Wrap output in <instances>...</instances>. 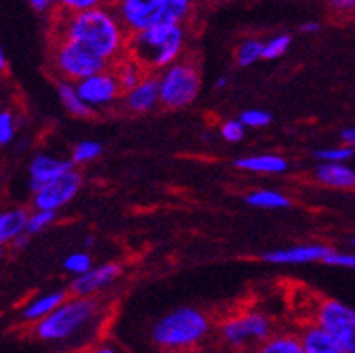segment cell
Segmentation results:
<instances>
[{"mask_svg": "<svg viewBox=\"0 0 355 353\" xmlns=\"http://www.w3.org/2000/svg\"><path fill=\"white\" fill-rule=\"evenodd\" d=\"M63 40L110 63L119 58L128 38L116 11L98 6L83 13H69L63 20Z\"/></svg>", "mask_w": 355, "mask_h": 353, "instance_id": "obj_1", "label": "cell"}, {"mask_svg": "<svg viewBox=\"0 0 355 353\" xmlns=\"http://www.w3.org/2000/svg\"><path fill=\"white\" fill-rule=\"evenodd\" d=\"M186 45L184 26L171 24L128 36V56L144 69H164L175 65Z\"/></svg>", "mask_w": 355, "mask_h": 353, "instance_id": "obj_2", "label": "cell"}, {"mask_svg": "<svg viewBox=\"0 0 355 353\" xmlns=\"http://www.w3.org/2000/svg\"><path fill=\"white\" fill-rule=\"evenodd\" d=\"M116 13L126 33L135 35L159 26L184 22L191 13L188 0H123Z\"/></svg>", "mask_w": 355, "mask_h": 353, "instance_id": "obj_3", "label": "cell"}, {"mask_svg": "<svg viewBox=\"0 0 355 353\" xmlns=\"http://www.w3.org/2000/svg\"><path fill=\"white\" fill-rule=\"evenodd\" d=\"M211 322L204 312L182 307L162 316L152 328L153 343L162 350H186L197 346L209 334Z\"/></svg>", "mask_w": 355, "mask_h": 353, "instance_id": "obj_4", "label": "cell"}, {"mask_svg": "<svg viewBox=\"0 0 355 353\" xmlns=\"http://www.w3.org/2000/svg\"><path fill=\"white\" fill-rule=\"evenodd\" d=\"M98 310V301L92 298L67 300L51 316L36 322V336L44 341H63L85 327Z\"/></svg>", "mask_w": 355, "mask_h": 353, "instance_id": "obj_5", "label": "cell"}, {"mask_svg": "<svg viewBox=\"0 0 355 353\" xmlns=\"http://www.w3.org/2000/svg\"><path fill=\"white\" fill-rule=\"evenodd\" d=\"M200 92V72L191 62L179 60L159 76V101L166 108H184Z\"/></svg>", "mask_w": 355, "mask_h": 353, "instance_id": "obj_6", "label": "cell"}, {"mask_svg": "<svg viewBox=\"0 0 355 353\" xmlns=\"http://www.w3.org/2000/svg\"><path fill=\"white\" fill-rule=\"evenodd\" d=\"M314 322L327 330L347 353H355V309L338 300H321L314 310Z\"/></svg>", "mask_w": 355, "mask_h": 353, "instance_id": "obj_7", "label": "cell"}, {"mask_svg": "<svg viewBox=\"0 0 355 353\" xmlns=\"http://www.w3.org/2000/svg\"><path fill=\"white\" fill-rule=\"evenodd\" d=\"M220 336L233 348L263 345L269 337H272V325L263 313L243 312L222 322Z\"/></svg>", "mask_w": 355, "mask_h": 353, "instance_id": "obj_8", "label": "cell"}, {"mask_svg": "<svg viewBox=\"0 0 355 353\" xmlns=\"http://www.w3.org/2000/svg\"><path fill=\"white\" fill-rule=\"evenodd\" d=\"M54 65L62 76L78 81V83L107 71L108 67L107 62L67 40L60 42L54 51Z\"/></svg>", "mask_w": 355, "mask_h": 353, "instance_id": "obj_9", "label": "cell"}, {"mask_svg": "<svg viewBox=\"0 0 355 353\" xmlns=\"http://www.w3.org/2000/svg\"><path fill=\"white\" fill-rule=\"evenodd\" d=\"M81 175L76 170H71L67 173H63L62 177L54 179L53 182H49L47 186L40 189L38 193H35V207L42 211H56L60 207L67 206L72 198L76 197L78 191L81 189Z\"/></svg>", "mask_w": 355, "mask_h": 353, "instance_id": "obj_10", "label": "cell"}, {"mask_svg": "<svg viewBox=\"0 0 355 353\" xmlns=\"http://www.w3.org/2000/svg\"><path fill=\"white\" fill-rule=\"evenodd\" d=\"M80 98L89 105L90 108L110 105L121 96L123 89L117 81L114 71H103L92 78L80 81L76 85Z\"/></svg>", "mask_w": 355, "mask_h": 353, "instance_id": "obj_11", "label": "cell"}, {"mask_svg": "<svg viewBox=\"0 0 355 353\" xmlns=\"http://www.w3.org/2000/svg\"><path fill=\"white\" fill-rule=\"evenodd\" d=\"M332 247L323 246V243H306V246H294L287 249L269 250L261 256L263 261L275 265H303L314 264V261H324L332 255Z\"/></svg>", "mask_w": 355, "mask_h": 353, "instance_id": "obj_12", "label": "cell"}, {"mask_svg": "<svg viewBox=\"0 0 355 353\" xmlns=\"http://www.w3.org/2000/svg\"><path fill=\"white\" fill-rule=\"evenodd\" d=\"M121 274L123 267L119 264L99 265V267L90 268L83 276H76V279H72L71 292L74 294V298H92V294L103 291L105 286L112 285Z\"/></svg>", "mask_w": 355, "mask_h": 353, "instance_id": "obj_13", "label": "cell"}, {"mask_svg": "<svg viewBox=\"0 0 355 353\" xmlns=\"http://www.w3.org/2000/svg\"><path fill=\"white\" fill-rule=\"evenodd\" d=\"M71 170H74L72 161H63L51 155H36L29 166V188L33 193H38L44 186Z\"/></svg>", "mask_w": 355, "mask_h": 353, "instance_id": "obj_14", "label": "cell"}, {"mask_svg": "<svg viewBox=\"0 0 355 353\" xmlns=\"http://www.w3.org/2000/svg\"><path fill=\"white\" fill-rule=\"evenodd\" d=\"M159 101V78L146 74L139 85L125 92V107L135 114L150 112Z\"/></svg>", "mask_w": 355, "mask_h": 353, "instance_id": "obj_15", "label": "cell"}, {"mask_svg": "<svg viewBox=\"0 0 355 353\" xmlns=\"http://www.w3.org/2000/svg\"><path fill=\"white\" fill-rule=\"evenodd\" d=\"M300 339L305 353H347L329 332L315 322H309L306 327H303V330L300 332Z\"/></svg>", "mask_w": 355, "mask_h": 353, "instance_id": "obj_16", "label": "cell"}, {"mask_svg": "<svg viewBox=\"0 0 355 353\" xmlns=\"http://www.w3.org/2000/svg\"><path fill=\"white\" fill-rule=\"evenodd\" d=\"M315 179L321 184L336 189H352L355 188V170L348 168L347 164H327L321 162L315 168Z\"/></svg>", "mask_w": 355, "mask_h": 353, "instance_id": "obj_17", "label": "cell"}, {"mask_svg": "<svg viewBox=\"0 0 355 353\" xmlns=\"http://www.w3.org/2000/svg\"><path fill=\"white\" fill-rule=\"evenodd\" d=\"M234 166L240 170L254 171V173H284L287 171L288 162L285 161L282 155H275V153H263V155H252V157H242L239 161H234Z\"/></svg>", "mask_w": 355, "mask_h": 353, "instance_id": "obj_18", "label": "cell"}, {"mask_svg": "<svg viewBox=\"0 0 355 353\" xmlns=\"http://www.w3.org/2000/svg\"><path fill=\"white\" fill-rule=\"evenodd\" d=\"M65 301H67V292L65 291H54L49 292V294H44L27 304L22 312V318L26 319V321L40 322L42 319L51 316V313L58 309L60 304L65 303Z\"/></svg>", "mask_w": 355, "mask_h": 353, "instance_id": "obj_19", "label": "cell"}, {"mask_svg": "<svg viewBox=\"0 0 355 353\" xmlns=\"http://www.w3.org/2000/svg\"><path fill=\"white\" fill-rule=\"evenodd\" d=\"M29 213L26 209H11L0 213V246L13 243L15 238L26 233Z\"/></svg>", "mask_w": 355, "mask_h": 353, "instance_id": "obj_20", "label": "cell"}, {"mask_svg": "<svg viewBox=\"0 0 355 353\" xmlns=\"http://www.w3.org/2000/svg\"><path fill=\"white\" fill-rule=\"evenodd\" d=\"M144 71L146 69L143 67V65H139V63L135 62L134 58H128L126 60H119L117 62V67L114 69V74H116L117 81H119V85H121L123 92H128V90H132L134 87H137L141 83V81L144 80Z\"/></svg>", "mask_w": 355, "mask_h": 353, "instance_id": "obj_21", "label": "cell"}, {"mask_svg": "<svg viewBox=\"0 0 355 353\" xmlns=\"http://www.w3.org/2000/svg\"><path fill=\"white\" fill-rule=\"evenodd\" d=\"M257 353H305L297 334H275L258 346Z\"/></svg>", "mask_w": 355, "mask_h": 353, "instance_id": "obj_22", "label": "cell"}, {"mask_svg": "<svg viewBox=\"0 0 355 353\" xmlns=\"http://www.w3.org/2000/svg\"><path fill=\"white\" fill-rule=\"evenodd\" d=\"M249 206L258 207V209H284L291 206V198L285 197L284 193L275 191V189H257L251 191L245 197Z\"/></svg>", "mask_w": 355, "mask_h": 353, "instance_id": "obj_23", "label": "cell"}, {"mask_svg": "<svg viewBox=\"0 0 355 353\" xmlns=\"http://www.w3.org/2000/svg\"><path fill=\"white\" fill-rule=\"evenodd\" d=\"M58 96H60V101L65 108H67V112H71L72 116L76 117H90L94 114V110L89 107V105L80 98L78 94L76 87L71 85V83H60L58 85Z\"/></svg>", "mask_w": 355, "mask_h": 353, "instance_id": "obj_24", "label": "cell"}, {"mask_svg": "<svg viewBox=\"0 0 355 353\" xmlns=\"http://www.w3.org/2000/svg\"><path fill=\"white\" fill-rule=\"evenodd\" d=\"M263 45L266 44L258 38H249V40L242 42L234 54L236 63L240 67H249L252 63H257L258 60L263 58Z\"/></svg>", "mask_w": 355, "mask_h": 353, "instance_id": "obj_25", "label": "cell"}, {"mask_svg": "<svg viewBox=\"0 0 355 353\" xmlns=\"http://www.w3.org/2000/svg\"><path fill=\"white\" fill-rule=\"evenodd\" d=\"M103 146L98 141H81L72 150V164H85L101 155Z\"/></svg>", "mask_w": 355, "mask_h": 353, "instance_id": "obj_26", "label": "cell"}, {"mask_svg": "<svg viewBox=\"0 0 355 353\" xmlns=\"http://www.w3.org/2000/svg\"><path fill=\"white\" fill-rule=\"evenodd\" d=\"M291 44H293V36L287 35V33L272 36V38H270L269 42H266V45H263V60L282 58V56L288 51Z\"/></svg>", "mask_w": 355, "mask_h": 353, "instance_id": "obj_27", "label": "cell"}, {"mask_svg": "<svg viewBox=\"0 0 355 353\" xmlns=\"http://www.w3.org/2000/svg\"><path fill=\"white\" fill-rule=\"evenodd\" d=\"M314 155L318 157L321 162H327V164H343V162H347L348 159L354 157V150L348 146H332L318 150Z\"/></svg>", "mask_w": 355, "mask_h": 353, "instance_id": "obj_28", "label": "cell"}, {"mask_svg": "<svg viewBox=\"0 0 355 353\" xmlns=\"http://www.w3.org/2000/svg\"><path fill=\"white\" fill-rule=\"evenodd\" d=\"M63 267L76 276H83V274L89 273L90 268H94L92 267V258L87 252H74V255L67 256L63 261Z\"/></svg>", "mask_w": 355, "mask_h": 353, "instance_id": "obj_29", "label": "cell"}, {"mask_svg": "<svg viewBox=\"0 0 355 353\" xmlns=\"http://www.w3.org/2000/svg\"><path fill=\"white\" fill-rule=\"evenodd\" d=\"M54 218H56V213H54V211L36 209L35 213H31V215H29L26 233L27 234L40 233V231H44L45 227H49V225L53 224Z\"/></svg>", "mask_w": 355, "mask_h": 353, "instance_id": "obj_30", "label": "cell"}, {"mask_svg": "<svg viewBox=\"0 0 355 353\" xmlns=\"http://www.w3.org/2000/svg\"><path fill=\"white\" fill-rule=\"evenodd\" d=\"M239 121L245 128H261L267 126L272 121V116L266 110H258V108H251V110H243L240 114Z\"/></svg>", "mask_w": 355, "mask_h": 353, "instance_id": "obj_31", "label": "cell"}, {"mask_svg": "<svg viewBox=\"0 0 355 353\" xmlns=\"http://www.w3.org/2000/svg\"><path fill=\"white\" fill-rule=\"evenodd\" d=\"M243 134H245V126L239 119L225 121L224 125L220 126V135L227 143H239L243 139Z\"/></svg>", "mask_w": 355, "mask_h": 353, "instance_id": "obj_32", "label": "cell"}, {"mask_svg": "<svg viewBox=\"0 0 355 353\" xmlns=\"http://www.w3.org/2000/svg\"><path fill=\"white\" fill-rule=\"evenodd\" d=\"M15 135V119L11 116V112L4 110L0 112V144L6 146L13 141Z\"/></svg>", "mask_w": 355, "mask_h": 353, "instance_id": "obj_33", "label": "cell"}, {"mask_svg": "<svg viewBox=\"0 0 355 353\" xmlns=\"http://www.w3.org/2000/svg\"><path fill=\"white\" fill-rule=\"evenodd\" d=\"M323 264L332 265V267L355 268V252H338V250H334Z\"/></svg>", "mask_w": 355, "mask_h": 353, "instance_id": "obj_34", "label": "cell"}, {"mask_svg": "<svg viewBox=\"0 0 355 353\" xmlns=\"http://www.w3.org/2000/svg\"><path fill=\"white\" fill-rule=\"evenodd\" d=\"M98 6V0H65L63 2V8L67 9L69 13H83V11H90Z\"/></svg>", "mask_w": 355, "mask_h": 353, "instance_id": "obj_35", "label": "cell"}, {"mask_svg": "<svg viewBox=\"0 0 355 353\" xmlns=\"http://www.w3.org/2000/svg\"><path fill=\"white\" fill-rule=\"evenodd\" d=\"M336 11H343V13H354L355 11V0H334L330 2Z\"/></svg>", "mask_w": 355, "mask_h": 353, "instance_id": "obj_36", "label": "cell"}, {"mask_svg": "<svg viewBox=\"0 0 355 353\" xmlns=\"http://www.w3.org/2000/svg\"><path fill=\"white\" fill-rule=\"evenodd\" d=\"M341 139H343V143H345V146H348L354 150L355 148V126H350V128L343 130Z\"/></svg>", "mask_w": 355, "mask_h": 353, "instance_id": "obj_37", "label": "cell"}, {"mask_svg": "<svg viewBox=\"0 0 355 353\" xmlns=\"http://www.w3.org/2000/svg\"><path fill=\"white\" fill-rule=\"evenodd\" d=\"M320 29H321V24L314 22V20H309V22H305V24H302V26H300V31L309 33V35H311V33H318Z\"/></svg>", "mask_w": 355, "mask_h": 353, "instance_id": "obj_38", "label": "cell"}, {"mask_svg": "<svg viewBox=\"0 0 355 353\" xmlns=\"http://www.w3.org/2000/svg\"><path fill=\"white\" fill-rule=\"evenodd\" d=\"M29 6H31L35 11L42 13V11H47V9H49L51 2H47V0H31V2H29Z\"/></svg>", "mask_w": 355, "mask_h": 353, "instance_id": "obj_39", "label": "cell"}, {"mask_svg": "<svg viewBox=\"0 0 355 353\" xmlns=\"http://www.w3.org/2000/svg\"><path fill=\"white\" fill-rule=\"evenodd\" d=\"M27 243H29V234H27V233L20 234V236L15 238V240H13V247L17 250H20V249H24V247H27Z\"/></svg>", "mask_w": 355, "mask_h": 353, "instance_id": "obj_40", "label": "cell"}, {"mask_svg": "<svg viewBox=\"0 0 355 353\" xmlns=\"http://www.w3.org/2000/svg\"><path fill=\"white\" fill-rule=\"evenodd\" d=\"M224 87H227V78L222 76V78H218V80H216L215 89H216V90H220V89H224Z\"/></svg>", "mask_w": 355, "mask_h": 353, "instance_id": "obj_41", "label": "cell"}, {"mask_svg": "<svg viewBox=\"0 0 355 353\" xmlns=\"http://www.w3.org/2000/svg\"><path fill=\"white\" fill-rule=\"evenodd\" d=\"M92 353H117V352L114 348H110V346H101V348H96Z\"/></svg>", "mask_w": 355, "mask_h": 353, "instance_id": "obj_42", "label": "cell"}, {"mask_svg": "<svg viewBox=\"0 0 355 353\" xmlns=\"http://www.w3.org/2000/svg\"><path fill=\"white\" fill-rule=\"evenodd\" d=\"M6 67V56H4V51L0 49V71Z\"/></svg>", "mask_w": 355, "mask_h": 353, "instance_id": "obj_43", "label": "cell"}, {"mask_svg": "<svg viewBox=\"0 0 355 353\" xmlns=\"http://www.w3.org/2000/svg\"><path fill=\"white\" fill-rule=\"evenodd\" d=\"M92 243H94V238L87 236L85 238V247H90V246H92Z\"/></svg>", "mask_w": 355, "mask_h": 353, "instance_id": "obj_44", "label": "cell"}, {"mask_svg": "<svg viewBox=\"0 0 355 353\" xmlns=\"http://www.w3.org/2000/svg\"><path fill=\"white\" fill-rule=\"evenodd\" d=\"M2 256H4V247L0 246V259H2Z\"/></svg>", "mask_w": 355, "mask_h": 353, "instance_id": "obj_45", "label": "cell"}, {"mask_svg": "<svg viewBox=\"0 0 355 353\" xmlns=\"http://www.w3.org/2000/svg\"><path fill=\"white\" fill-rule=\"evenodd\" d=\"M352 246H354V247H355V238H354V240H352Z\"/></svg>", "mask_w": 355, "mask_h": 353, "instance_id": "obj_46", "label": "cell"}]
</instances>
